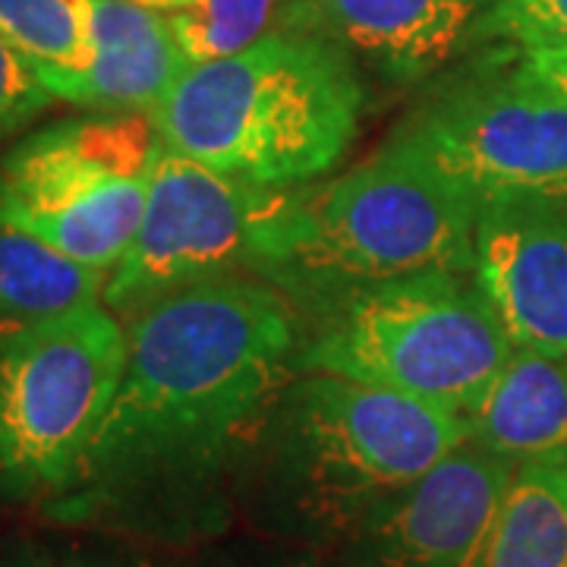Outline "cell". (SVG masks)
Listing matches in <instances>:
<instances>
[{"mask_svg": "<svg viewBox=\"0 0 567 567\" xmlns=\"http://www.w3.org/2000/svg\"><path fill=\"white\" fill-rule=\"evenodd\" d=\"M470 442L445 406L328 372H297L256 447L268 502L303 536H350L375 507Z\"/></svg>", "mask_w": 567, "mask_h": 567, "instance_id": "obj_4", "label": "cell"}, {"mask_svg": "<svg viewBox=\"0 0 567 567\" xmlns=\"http://www.w3.org/2000/svg\"><path fill=\"white\" fill-rule=\"evenodd\" d=\"M480 205L398 136L338 177L284 189L259 278L297 309L416 271L473 275Z\"/></svg>", "mask_w": 567, "mask_h": 567, "instance_id": "obj_3", "label": "cell"}, {"mask_svg": "<svg viewBox=\"0 0 567 567\" xmlns=\"http://www.w3.org/2000/svg\"><path fill=\"white\" fill-rule=\"evenodd\" d=\"M0 35L51 70H82L92 61L82 0H0Z\"/></svg>", "mask_w": 567, "mask_h": 567, "instance_id": "obj_18", "label": "cell"}, {"mask_svg": "<svg viewBox=\"0 0 567 567\" xmlns=\"http://www.w3.org/2000/svg\"><path fill=\"white\" fill-rule=\"evenodd\" d=\"M524 61L533 73H539L543 80L551 82L555 89H561L567 95V48L565 51H539V54H524Z\"/></svg>", "mask_w": 567, "mask_h": 567, "instance_id": "obj_22", "label": "cell"}, {"mask_svg": "<svg viewBox=\"0 0 567 567\" xmlns=\"http://www.w3.org/2000/svg\"><path fill=\"white\" fill-rule=\"evenodd\" d=\"M271 567H312L309 561H281V565H271Z\"/></svg>", "mask_w": 567, "mask_h": 567, "instance_id": "obj_25", "label": "cell"}, {"mask_svg": "<svg viewBox=\"0 0 567 567\" xmlns=\"http://www.w3.org/2000/svg\"><path fill=\"white\" fill-rule=\"evenodd\" d=\"M126 365L61 524L162 533L203 517L256 457L297 375L300 309L256 275L196 284L126 316Z\"/></svg>", "mask_w": 567, "mask_h": 567, "instance_id": "obj_1", "label": "cell"}, {"mask_svg": "<svg viewBox=\"0 0 567 567\" xmlns=\"http://www.w3.org/2000/svg\"><path fill=\"white\" fill-rule=\"evenodd\" d=\"M488 567H567V466L514 470Z\"/></svg>", "mask_w": 567, "mask_h": 567, "instance_id": "obj_16", "label": "cell"}, {"mask_svg": "<svg viewBox=\"0 0 567 567\" xmlns=\"http://www.w3.org/2000/svg\"><path fill=\"white\" fill-rule=\"evenodd\" d=\"M281 196L164 145L140 230L104 284V306L126 319L196 284L259 278L265 227Z\"/></svg>", "mask_w": 567, "mask_h": 567, "instance_id": "obj_9", "label": "cell"}, {"mask_svg": "<svg viewBox=\"0 0 567 567\" xmlns=\"http://www.w3.org/2000/svg\"><path fill=\"white\" fill-rule=\"evenodd\" d=\"M133 3L152 7V10H162V13H174V10H183V7L193 3V0H133Z\"/></svg>", "mask_w": 567, "mask_h": 567, "instance_id": "obj_24", "label": "cell"}, {"mask_svg": "<svg viewBox=\"0 0 567 567\" xmlns=\"http://www.w3.org/2000/svg\"><path fill=\"white\" fill-rule=\"evenodd\" d=\"M473 281L517 350L567 357V196L480 205Z\"/></svg>", "mask_w": 567, "mask_h": 567, "instance_id": "obj_11", "label": "cell"}, {"mask_svg": "<svg viewBox=\"0 0 567 567\" xmlns=\"http://www.w3.org/2000/svg\"><path fill=\"white\" fill-rule=\"evenodd\" d=\"M360 66L334 44L275 29L240 54L189 63L152 114L167 148L268 189L328 177L360 133Z\"/></svg>", "mask_w": 567, "mask_h": 567, "instance_id": "obj_2", "label": "cell"}, {"mask_svg": "<svg viewBox=\"0 0 567 567\" xmlns=\"http://www.w3.org/2000/svg\"><path fill=\"white\" fill-rule=\"evenodd\" d=\"M164 140L152 114H82L17 142L0 162V227L114 271L142 221Z\"/></svg>", "mask_w": 567, "mask_h": 567, "instance_id": "obj_7", "label": "cell"}, {"mask_svg": "<svg viewBox=\"0 0 567 567\" xmlns=\"http://www.w3.org/2000/svg\"><path fill=\"white\" fill-rule=\"evenodd\" d=\"M514 341L466 271H416L300 309L297 372H328L470 416Z\"/></svg>", "mask_w": 567, "mask_h": 567, "instance_id": "obj_5", "label": "cell"}, {"mask_svg": "<svg viewBox=\"0 0 567 567\" xmlns=\"http://www.w3.org/2000/svg\"><path fill=\"white\" fill-rule=\"evenodd\" d=\"M0 567H51V561L41 555L39 548L32 546H17L10 551V558Z\"/></svg>", "mask_w": 567, "mask_h": 567, "instance_id": "obj_23", "label": "cell"}, {"mask_svg": "<svg viewBox=\"0 0 567 567\" xmlns=\"http://www.w3.org/2000/svg\"><path fill=\"white\" fill-rule=\"evenodd\" d=\"M287 3L290 0H193L171 13V25L189 61H218L275 32Z\"/></svg>", "mask_w": 567, "mask_h": 567, "instance_id": "obj_17", "label": "cell"}, {"mask_svg": "<svg viewBox=\"0 0 567 567\" xmlns=\"http://www.w3.org/2000/svg\"><path fill=\"white\" fill-rule=\"evenodd\" d=\"M126 324L104 303L0 331V495L51 507L117 394Z\"/></svg>", "mask_w": 567, "mask_h": 567, "instance_id": "obj_6", "label": "cell"}, {"mask_svg": "<svg viewBox=\"0 0 567 567\" xmlns=\"http://www.w3.org/2000/svg\"><path fill=\"white\" fill-rule=\"evenodd\" d=\"M495 41L517 54L565 51L567 0H486L470 29V44Z\"/></svg>", "mask_w": 567, "mask_h": 567, "instance_id": "obj_19", "label": "cell"}, {"mask_svg": "<svg viewBox=\"0 0 567 567\" xmlns=\"http://www.w3.org/2000/svg\"><path fill=\"white\" fill-rule=\"evenodd\" d=\"M517 466L466 442L347 536L350 567H488Z\"/></svg>", "mask_w": 567, "mask_h": 567, "instance_id": "obj_10", "label": "cell"}, {"mask_svg": "<svg viewBox=\"0 0 567 567\" xmlns=\"http://www.w3.org/2000/svg\"><path fill=\"white\" fill-rule=\"evenodd\" d=\"M58 102L44 85L39 63L20 44L0 35V136L20 133Z\"/></svg>", "mask_w": 567, "mask_h": 567, "instance_id": "obj_20", "label": "cell"}, {"mask_svg": "<svg viewBox=\"0 0 567 567\" xmlns=\"http://www.w3.org/2000/svg\"><path fill=\"white\" fill-rule=\"evenodd\" d=\"M51 567H164L155 555L140 551L130 546H102V543H89V546H73L63 551Z\"/></svg>", "mask_w": 567, "mask_h": 567, "instance_id": "obj_21", "label": "cell"}, {"mask_svg": "<svg viewBox=\"0 0 567 567\" xmlns=\"http://www.w3.org/2000/svg\"><path fill=\"white\" fill-rule=\"evenodd\" d=\"M391 136L476 205L567 196V95L511 48L447 76Z\"/></svg>", "mask_w": 567, "mask_h": 567, "instance_id": "obj_8", "label": "cell"}, {"mask_svg": "<svg viewBox=\"0 0 567 567\" xmlns=\"http://www.w3.org/2000/svg\"><path fill=\"white\" fill-rule=\"evenodd\" d=\"M486 0H290L278 29L334 44L357 66L391 82L442 70L464 44Z\"/></svg>", "mask_w": 567, "mask_h": 567, "instance_id": "obj_12", "label": "cell"}, {"mask_svg": "<svg viewBox=\"0 0 567 567\" xmlns=\"http://www.w3.org/2000/svg\"><path fill=\"white\" fill-rule=\"evenodd\" d=\"M466 423L473 445L514 466H567V357L514 350Z\"/></svg>", "mask_w": 567, "mask_h": 567, "instance_id": "obj_14", "label": "cell"}, {"mask_svg": "<svg viewBox=\"0 0 567 567\" xmlns=\"http://www.w3.org/2000/svg\"><path fill=\"white\" fill-rule=\"evenodd\" d=\"M107 271L89 268L35 237L0 227V331L104 303Z\"/></svg>", "mask_w": 567, "mask_h": 567, "instance_id": "obj_15", "label": "cell"}, {"mask_svg": "<svg viewBox=\"0 0 567 567\" xmlns=\"http://www.w3.org/2000/svg\"><path fill=\"white\" fill-rule=\"evenodd\" d=\"M82 22L92 61L82 70L39 66L58 102L95 114H155L193 63L162 10L133 0H82Z\"/></svg>", "mask_w": 567, "mask_h": 567, "instance_id": "obj_13", "label": "cell"}]
</instances>
